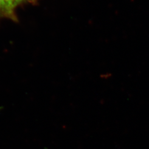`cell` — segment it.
Listing matches in <instances>:
<instances>
[{"label":"cell","instance_id":"cell-1","mask_svg":"<svg viewBox=\"0 0 149 149\" xmlns=\"http://www.w3.org/2000/svg\"><path fill=\"white\" fill-rule=\"evenodd\" d=\"M0 17H6L16 20L14 9L11 7L4 0H0Z\"/></svg>","mask_w":149,"mask_h":149},{"label":"cell","instance_id":"cell-2","mask_svg":"<svg viewBox=\"0 0 149 149\" xmlns=\"http://www.w3.org/2000/svg\"><path fill=\"white\" fill-rule=\"evenodd\" d=\"M4 1H5L11 7H12V8H13L14 9L15 8V4L14 0H4Z\"/></svg>","mask_w":149,"mask_h":149},{"label":"cell","instance_id":"cell-3","mask_svg":"<svg viewBox=\"0 0 149 149\" xmlns=\"http://www.w3.org/2000/svg\"><path fill=\"white\" fill-rule=\"evenodd\" d=\"M15 6H18V4H21L22 3H24L25 1H28L29 0H14Z\"/></svg>","mask_w":149,"mask_h":149}]
</instances>
